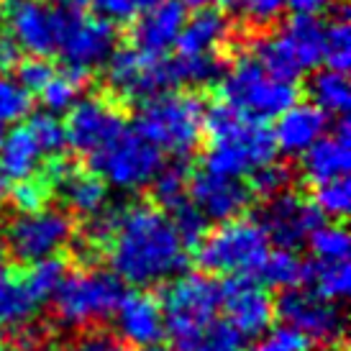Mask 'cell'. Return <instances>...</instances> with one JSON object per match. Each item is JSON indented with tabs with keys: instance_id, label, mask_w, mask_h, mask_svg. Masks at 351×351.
Wrapping results in <instances>:
<instances>
[{
	"instance_id": "48",
	"label": "cell",
	"mask_w": 351,
	"mask_h": 351,
	"mask_svg": "<svg viewBox=\"0 0 351 351\" xmlns=\"http://www.w3.org/2000/svg\"><path fill=\"white\" fill-rule=\"evenodd\" d=\"M13 57H16V47H13V41L0 39V67L10 64V62H13Z\"/></svg>"
},
{
	"instance_id": "13",
	"label": "cell",
	"mask_w": 351,
	"mask_h": 351,
	"mask_svg": "<svg viewBox=\"0 0 351 351\" xmlns=\"http://www.w3.org/2000/svg\"><path fill=\"white\" fill-rule=\"evenodd\" d=\"M116 39L113 21L100 19V16H82L77 10H72L57 57L64 59L69 69L88 75L90 69L106 64L113 57Z\"/></svg>"
},
{
	"instance_id": "8",
	"label": "cell",
	"mask_w": 351,
	"mask_h": 351,
	"mask_svg": "<svg viewBox=\"0 0 351 351\" xmlns=\"http://www.w3.org/2000/svg\"><path fill=\"white\" fill-rule=\"evenodd\" d=\"M95 175L118 190H138L152 185L156 172L165 167L162 152L141 136L136 128H123L110 144L90 156Z\"/></svg>"
},
{
	"instance_id": "30",
	"label": "cell",
	"mask_w": 351,
	"mask_h": 351,
	"mask_svg": "<svg viewBox=\"0 0 351 351\" xmlns=\"http://www.w3.org/2000/svg\"><path fill=\"white\" fill-rule=\"evenodd\" d=\"M82 80L85 75L77 72V69H64V72H57L49 77V82L39 90V98L44 103V108L49 113H62V110H69V108L77 103V95L82 90Z\"/></svg>"
},
{
	"instance_id": "21",
	"label": "cell",
	"mask_w": 351,
	"mask_h": 351,
	"mask_svg": "<svg viewBox=\"0 0 351 351\" xmlns=\"http://www.w3.org/2000/svg\"><path fill=\"white\" fill-rule=\"evenodd\" d=\"M231 39V21L221 10H197L180 31L177 57L185 59H223V47Z\"/></svg>"
},
{
	"instance_id": "52",
	"label": "cell",
	"mask_w": 351,
	"mask_h": 351,
	"mask_svg": "<svg viewBox=\"0 0 351 351\" xmlns=\"http://www.w3.org/2000/svg\"><path fill=\"white\" fill-rule=\"evenodd\" d=\"M3 262H5V244H3V236H0V269H3Z\"/></svg>"
},
{
	"instance_id": "11",
	"label": "cell",
	"mask_w": 351,
	"mask_h": 351,
	"mask_svg": "<svg viewBox=\"0 0 351 351\" xmlns=\"http://www.w3.org/2000/svg\"><path fill=\"white\" fill-rule=\"evenodd\" d=\"M108 85L121 100L147 103L177 85L172 59L138 49L113 51L108 59Z\"/></svg>"
},
{
	"instance_id": "53",
	"label": "cell",
	"mask_w": 351,
	"mask_h": 351,
	"mask_svg": "<svg viewBox=\"0 0 351 351\" xmlns=\"http://www.w3.org/2000/svg\"><path fill=\"white\" fill-rule=\"evenodd\" d=\"M180 3H187V5H205L208 0H180Z\"/></svg>"
},
{
	"instance_id": "38",
	"label": "cell",
	"mask_w": 351,
	"mask_h": 351,
	"mask_svg": "<svg viewBox=\"0 0 351 351\" xmlns=\"http://www.w3.org/2000/svg\"><path fill=\"white\" fill-rule=\"evenodd\" d=\"M241 336L228 326L226 321L213 323L205 333H200L195 341L177 351H241Z\"/></svg>"
},
{
	"instance_id": "1",
	"label": "cell",
	"mask_w": 351,
	"mask_h": 351,
	"mask_svg": "<svg viewBox=\"0 0 351 351\" xmlns=\"http://www.w3.org/2000/svg\"><path fill=\"white\" fill-rule=\"evenodd\" d=\"M88 239L93 249L106 252L118 280L134 287L169 282L187 264V246L172 218L156 205L103 208L90 218Z\"/></svg>"
},
{
	"instance_id": "51",
	"label": "cell",
	"mask_w": 351,
	"mask_h": 351,
	"mask_svg": "<svg viewBox=\"0 0 351 351\" xmlns=\"http://www.w3.org/2000/svg\"><path fill=\"white\" fill-rule=\"evenodd\" d=\"M47 3H54V5H67V8H75V5H82L85 0H47Z\"/></svg>"
},
{
	"instance_id": "20",
	"label": "cell",
	"mask_w": 351,
	"mask_h": 351,
	"mask_svg": "<svg viewBox=\"0 0 351 351\" xmlns=\"http://www.w3.org/2000/svg\"><path fill=\"white\" fill-rule=\"evenodd\" d=\"M51 190H57L59 200L67 210L85 218L98 215L108 203V185L95 172L72 165H54L49 177Z\"/></svg>"
},
{
	"instance_id": "37",
	"label": "cell",
	"mask_w": 351,
	"mask_h": 351,
	"mask_svg": "<svg viewBox=\"0 0 351 351\" xmlns=\"http://www.w3.org/2000/svg\"><path fill=\"white\" fill-rule=\"evenodd\" d=\"M64 264L59 262L57 256H51V259H41V262H34L23 272L26 277V282L31 285V290L39 295L41 302H47L54 295L57 290V285L62 282V277H64Z\"/></svg>"
},
{
	"instance_id": "39",
	"label": "cell",
	"mask_w": 351,
	"mask_h": 351,
	"mask_svg": "<svg viewBox=\"0 0 351 351\" xmlns=\"http://www.w3.org/2000/svg\"><path fill=\"white\" fill-rule=\"evenodd\" d=\"M31 131H34V136L39 138L41 149L47 152V156H57L64 144H67V134H64V123L59 121L54 113H39V116H34L29 121Z\"/></svg>"
},
{
	"instance_id": "14",
	"label": "cell",
	"mask_w": 351,
	"mask_h": 351,
	"mask_svg": "<svg viewBox=\"0 0 351 351\" xmlns=\"http://www.w3.org/2000/svg\"><path fill=\"white\" fill-rule=\"evenodd\" d=\"M221 311L241 339H259L272 326L274 302L259 282L249 277H228V282L221 285Z\"/></svg>"
},
{
	"instance_id": "26",
	"label": "cell",
	"mask_w": 351,
	"mask_h": 351,
	"mask_svg": "<svg viewBox=\"0 0 351 351\" xmlns=\"http://www.w3.org/2000/svg\"><path fill=\"white\" fill-rule=\"evenodd\" d=\"M323 34L326 26L313 16H293V21H287V26L280 31L300 69H313L323 62Z\"/></svg>"
},
{
	"instance_id": "54",
	"label": "cell",
	"mask_w": 351,
	"mask_h": 351,
	"mask_svg": "<svg viewBox=\"0 0 351 351\" xmlns=\"http://www.w3.org/2000/svg\"><path fill=\"white\" fill-rule=\"evenodd\" d=\"M138 351H165V349H159V346H141Z\"/></svg>"
},
{
	"instance_id": "24",
	"label": "cell",
	"mask_w": 351,
	"mask_h": 351,
	"mask_svg": "<svg viewBox=\"0 0 351 351\" xmlns=\"http://www.w3.org/2000/svg\"><path fill=\"white\" fill-rule=\"evenodd\" d=\"M41 298L26 282L23 272H3L0 269V333H13L26 328L36 313Z\"/></svg>"
},
{
	"instance_id": "9",
	"label": "cell",
	"mask_w": 351,
	"mask_h": 351,
	"mask_svg": "<svg viewBox=\"0 0 351 351\" xmlns=\"http://www.w3.org/2000/svg\"><path fill=\"white\" fill-rule=\"evenodd\" d=\"M75 226L64 210L44 205L39 210H26L10 218L3 244L19 262L34 264L57 256L72 241Z\"/></svg>"
},
{
	"instance_id": "29",
	"label": "cell",
	"mask_w": 351,
	"mask_h": 351,
	"mask_svg": "<svg viewBox=\"0 0 351 351\" xmlns=\"http://www.w3.org/2000/svg\"><path fill=\"white\" fill-rule=\"evenodd\" d=\"M252 57L256 59L269 75H274V77H280V80H293L295 82V77L302 72L300 64L295 62L290 47H287V41H285L280 34L264 36V39L256 41Z\"/></svg>"
},
{
	"instance_id": "17",
	"label": "cell",
	"mask_w": 351,
	"mask_h": 351,
	"mask_svg": "<svg viewBox=\"0 0 351 351\" xmlns=\"http://www.w3.org/2000/svg\"><path fill=\"white\" fill-rule=\"evenodd\" d=\"M193 208L205 221H228L239 218L252 203V187L241 177H226L215 172H200L187 182Z\"/></svg>"
},
{
	"instance_id": "34",
	"label": "cell",
	"mask_w": 351,
	"mask_h": 351,
	"mask_svg": "<svg viewBox=\"0 0 351 351\" xmlns=\"http://www.w3.org/2000/svg\"><path fill=\"white\" fill-rule=\"evenodd\" d=\"M152 187H154V197L162 208H169L175 210L180 203H185L187 195V172L180 165L172 167H162L156 177L152 180Z\"/></svg>"
},
{
	"instance_id": "25",
	"label": "cell",
	"mask_w": 351,
	"mask_h": 351,
	"mask_svg": "<svg viewBox=\"0 0 351 351\" xmlns=\"http://www.w3.org/2000/svg\"><path fill=\"white\" fill-rule=\"evenodd\" d=\"M41 159H47V152L41 149L39 138L34 136L29 123L16 126L0 141V172L5 180H29L39 175Z\"/></svg>"
},
{
	"instance_id": "19",
	"label": "cell",
	"mask_w": 351,
	"mask_h": 351,
	"mask_svg": "<svg viewBox=\"0 0 351 351\" xmlns=\"http://www.w3.org/2000/svg\"><path fill=\"white\" fill-rule=\"evenodd\" d=\"M185 3L180 0H156L134 23V49L165 57L180 39L185 26Z\"/></svg>"
},
{
	"instance_id": "44",
	"label": "cell",
	"mask_w": 351,
	"mask_h": 351,
	"mask_svg": "<svg viewBox=\"0 0 351 351\" xmlns=\"http://www.w3.org/2000/svg\"><path fill=\"white\" fill-rule=\"evenodd\" d=\"M54 75V67L44 57H31L26 62L19 64V85L26 93H36L49 82V77Z\"/></svg>"
},
{
	"instance_id": "40",
	"label": "cell",
	"mask_w": 351,
	"mask_h": 351,
	"mask_svg": "<svg viewBox=\"0 0 351 351\" xmlns=\"http://www.w3.org/2000/svg\"><path fill=\"white\" fill-rule=\"evenodd\" d=\"M51 193V185L49 180H44L41 175H34L29 180H21L19 185L13 187V203L19 205L21 213H26V210H39L47 205V197Z\"/></svg>"
},
{
	"instance_id": "6",
	"label": "cell",
	"mask_w": 351,
	"mask_h": 351,
	"mask_svg": "<svg viewBox=\"0 0 351 351\" xmlns=\"http://www.w3.org/2000/svg\"><path fill=\"white\" fill-rule=\"evenodd\" d=\"M162 313L165 333L175 351L182 349L221 321V285L205 274H177L165 290Z\"/></svg>"
},
{
	"instance_id": "28",
	"label": "cell",
	"mask_w": 351,
	"mask_h": 351,
	"mask_svg": "<svg viewBox=\"0 0 351 351\" xmlns=\"http://www.w3.org/2000/svg\"><path fill=\"white\" fill-rule=\"evenodd\" d=\"M305 282L311 285L313 293L321 298L339 302L351 290V269L349 262H315L305 264Z\"/></svg>"
},
{
	"instance_id": "31",
	"label": "cell",
	"mask_w": 351,
	"mask_h": 351,
	"mask_svg": "<svg viewBox=\"0 0 351 351\" xmlns=\"http://www.w3.org/2000/svg\"><path fill=\"white\" fill-rule=\"evenodd\" d=\"M323 62L333 72H343L351 64V29L346 8L339 10V16L331 21V26L323 34Z\"/></svg>"
},
{
	"instance_id": "43",
	"label": "cell",
	"mask_w": 351,
	"mask_h": 351,
	"mask_svg": "<svg viewBox=\"0 0 351 351\" xmlns=\"http://www.w3.org/2000/svg\"><path fill=\"white\" fill-rule=\"evenodd\" d=\"M287 185H290V172H287L282 165L269 162V165L259 167L256 172H252V185L249 187H252V193L272 197V195H277V193L287 190Z\"/></svg>"
},
{
	"instance_id": "5",
	"label": "cell",
	"mask_w": 351,
	"mask_h": 351,
	"mask_svg": "<svg viewBox=\"0 0 351 351\" xmlns=\"http://www.w3.org/2000/svg\"><path fill=\"white\" fill-rule=\"evenodd\" d=\"M269 256V239L259 221L228 218L213 234H205L197 244V262L205 272L223 277H252L259 274Z\"/></svg>"
},
{
	"instance_id": "36",
	"label": "cell",
	"mask_w": 351,
	"mask_h": 351,
	"mask_svg": "<svg viewBox=\"0 0 351 351\" xmlns=\"http://www.w3.org/2000/svg\"><path fill=\"white\" fill-rule=\"evenodd\" d=\"M29 93L21 88L19 80L0 72V126H13L29 113Z\"/></svg>"
},
{
	"instance_id": "42",
	"label": "cell",
	"mask_w": 351,
	"mask_h": 351,
	"mask_svg": "<svg viewBox=\"0 0 351 351\" xmlns=\"http://www.w3.org/2000/svg\"><path fill=\"white\" fill-rule=\"evenodd\" d=\"M223 5L236 10L241 19L264 26V23H272L282 13L285 0H223Z\"/></svg>"
},
{
	"instance_id": "18",
	"label": "cell",
	"mask_w": 351,
	"mask_h": 351,
	"mask_svg": "<svg viewBox=\"0 0 351 351\" xmlns=\"http://www.w3.org/2000/svg\"><path fill=\"white\" fill-rule=\"evenodd\" d=\"M116 328L123 341L134 346H156L165 339V313L162 302L147 290H131L121 295L116 311Z\"/></svg>"
},
{
	"instance_id": "50",
	"label": "cell",
	"mask_w": 351,
	"mask_h": 351,
	"mask_svg": "<svg viewBox=\"0 0 351 351\" xmlns=\"http://www.w3.org/2000/svg\"><path fill=\"white\" fill-rule=\"evenodd\" d=\"M10 195V190H8V180L3 177V172H0V208L5 205V200H8Z\"/></svg>"
},
{
	"instance_id": "45",
	"label": "cell",
	"mask_w": 351,
	"mask_h": 351,
	"mask_svg": "<svg viewBox=\"0 0 351 351\" xmlns=\"http://www.w3.org/2000/svg\"><path fill=\"white\" fill-rule=\"evenodd\" d=\"M154 3L156 0H95V8L108 21H131Z\"/></svg>"
},
{
	"instance_id": "49",
	"label": "cell",
	"mask_w": 351,
	"mask_h": 351,
	"mask_svg": "<svg viewBox=\"0 0 351 351\" xmlns=\"http://www.w3.org/2000/svg\"><path fill=\"white\" fill-rule=\"evenodd\" d=\"M0 351H51L49 346H44V343H31V346H16V343H5L0 341Z\"/></svg>"
},
{
	"instance_id": "41",
	"label": "cell",
	"mask_w": 351,
	"mask_h": 351,
	"mask_svg": "<svg viewBox=\"0 0 351 351\" xmlns=\"http://www.w3.org/2000/svg\"><path fill=\"white\" fill-rule=\"evenodd\" d=\"M172 223H175L177 234H180V239H182V244H185L187 249H190V246H197L200 239L208 234V221H205L203 215L197 213L190 203L177 205Z\"/></svg>"
},
{
	"instance_id": "10",
	"label": "cell",
	"mask_w": 351,
	"mask_h": 351,
	"mask_svg": "<svg viewBox=\"0 0 351 351\" xmlns=\"http://www.w3.org/2000/svg\"><path fill=\"white\" fill-rule=\"evenodd\" d=\"M285 326L302 333L311 343H318L326 351H341L346 336V318L339 302L321 298L313 290L290 287L280 298L277 308Z\"/></svg>"
},
{
	"instance_id": "12",
	"label": "cell",
	"mask_w": 351,
	"mask_h": 351,
	"mask_svg": "<svg viewBox=\"0 0 351 351\" xmlns=\"http://www.w3.org/2000/svg\"><path fill=\"white\" fill-rule=\"evenodd\" d=\"M72 8L54 5L47 0H19L8 13L13 47L29 51L31 57H54L59 51Z\"/></svg>"
},
{
	"instance_id": "15",
	"label": "cell",
	"mask_w": 351,
	"mask_h": 351,
	"mask_svg": "<svg viewBox=\"0 0 351 351\" xmlns=\"http://www.w3.org/2000/svg\"><path fill=\"white\" fill-rule=\"evenodd\" d=\"M126 128V121L110 100L82 98L69 108V118L64 123L67 144L80 154L95 156L100 149Z\"/></svg>"
},
{
	"instance_id": "33",
	"label": "cell",
	"mask_w": 351,
	"mask_h": 351,
	"mask_svg": "<svg viewBox=\"0 0 351 351\" xmlns=\"http://www.w3.org/2000/svg\"><path fill=\"white\" fill-rule=\"evenodd\" d=\"M311 252L318 262H349V234L339 223H318L308 236Z\"/></svg>"
},
{
	"instance_id": "46",
	"label": "cell",
	"mask_w": 351,
	"mask_h": 351,
	"mask_svg": "<svg viewBox=\"0 0 351 351\" xmlns=\"http://www.w3.org/2000/svg\"><path fill=\"white\" fill-rule=\"evenodd\" d=\"M67 351H123L121 343L108 333H85Z\"/></svg>"
},
{
	"instance_id": "2",
	"label": "cell",
	"mask_w": 351,
	"mask_h": 351,
	"mask_svg": "<svg viewBox=\"0 0 351 351\" xmlns=\"http://www.w3.org/2000/svg\"><path fill=\"white\" fill-rule=\"evenodd\" d=\"M208 152L205 169L226 177H246L259 167L274 162L277 144L272 131L262 121L246 118L228 106H215L205 110Z\"/></svg>"
},
{
	"instance_id": "16",
	"label": "cell",
	"mask_w": 351,
	"mask_h": 351,
	"mask_svg": "<svg viewBox=\"0 0 351 351\" xmlns=\"http://www.w3.org/2000/svg\"><path fill=\"white\" fill-rule=\"evenodd\" d=\"M318 223L321 213L315 210V205L290 190L269 197L259 213V226L264 228L267 239L282 249H295L298 244L308 241L311 231Z\"/></svg>"
},
{
	"instance_id": "47",
	"label": "cell",
	"mask_w": 351,
	"mask_h": 351,
	"mask_svg": "<svg viewBox=\"0 0 351 351\" xmlns=\"http://www.w3.org/2000/svg\"><path fill=\"white\" fill-rule=\"evenodd\" d=\"M333 0H285V8H290L295 16H313L318 19L321 13L331 8Z\"/></svg>"
},
{
	"instance_id": "7",
	"label": "cell",
	"mask_w": 351,
	"mask_h": 351,
	"mask_svg": "<svg viewBox=\"0 0 351 351\" xmlns=\"http://www.w3.org/2000/svg\"><path fill=\"white\" fill-rule=\"evenodd\" d=\"M121 280L103 269H77L64 274L49 300L54 315L67 328H93L108 321L121 300Z\"/></svg>"
},
{
	"instance_id": "23",
	"label": "cell",
	"mask_w": 351,
	"mask_h": 351,
	"mask_svg": "<svg viewBox=\"0 0 351 351\" xmlns=\"http://www.w3.org/2000/svg\"><path fill=\"white\" fill-rule=\"evenodd\" d=\"M326 134V113L315 106H290L277 116L274 126V144L285 154H302Z\"/></svg>"
},
{
	"instance_id": "27",
	"label": "cell",
	"mask_w": 351,
	"mask_h": 351,
	"mask_svg": "<svg viewBox=\"0 0 351 351\" xmlns=\"http://www.w3.org/2000/svg\"><path fill=\"white\" fill-rule=\"evenodd\" d=\"M311 100H313L311 106H315L321 113L343 118L349 113V106H351V93H349L346 75L343 72H333V69L318 72L311 80Z\"/></svg>"
},
{
	"instance_id": "32",
	"label": "cell",
	"mask_w": 351,
	"mask_h": 351,
	"mask_svg": "<svg viewBox=\"0 0 351 351\" xmlns=\"http://www.w3.org/2000/svg\"><path fill=\"white\" fill-rule=\"evenodd\" d=\"M262 282L272 285V287H298L305 280V264L298 259V254L293 249H280V252H269V256L264 259L262 269H259Z\"/></svg>"
},
{
	"instance_id": "22",
	"label": "cell",
	"mask_w": 351,
	"mask_h": 351,
	"mask_svg": "<svg viewBox=\"0 0 351 351\" xmlns=\"http://www.w3.org/2000/svg\"><path fill=\"white\" fill-rule=\"evenodd\" d=\"M302 177L313 185H323L331 180H341L351 169V138L349 123L341 118L331 136L323 134L308 152H302Z\"/></svg>"
},
{
	"instance_id": "3",
	"label": "cell",
	"mask_w": 351,
	"mask_h": 351,
	"mask_svg": "<svg viewBox=\"0 0 351 351\" xmlns=\"http://www.w3.org/2000/svg\"><path fill=\"white\" fill-rule=\"evenodd\" d=\"M205 126V106L193 93H162L147 100L138 113L136 131L159 152L187 156L200 144Z\"/></svg>"
},
{
	"instance_id": "4",
	"label": "cell",
	"mask_w": 351,
	"mask_h": 351,
	"mask_svg": "<svg viewBox=\"0 0 351 351\" xmlns=\"http://www.w3.org/2000/svg\"><path fill=\"white\" fill-rule=\"evenodd\" d=\"M221 98L231 110L254 121H269L298 103L293 80H280L249 54L221 75Z\"/></svg>"
},
{
	"instance_id": "35",
	"label": "cell",
	"mask_w": 351,
	"mask_h": 351,
	"mask_svg": "<svg viewBox=\"0 0 351 351\" xmlns=\"http://www.w3.org/2000/svg\"><path fill=\"white\" fill-rule=\"evenodd\" d=\"M313 205L321 215H331V218H343L349 213L351 205V185L346 177L341 180H331V182H323L315 185V197Z\"/></svg>"
}]
</instances>
